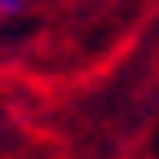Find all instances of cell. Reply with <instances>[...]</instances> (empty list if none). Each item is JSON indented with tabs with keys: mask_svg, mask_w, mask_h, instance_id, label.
<instances>
[{
	"mask_svg": "<svg viewBox=\"0 0 159 159\" xmlns=\"http://www.w3.org/2000/svg\"><path fill=\"white\" fill-rule=\"evenodd\" d=\"M27 13V0H0V18H18Z\"/></svg>",
	"mask_w": 159,
	"mask_h": 159,
	"instance_id": "cell-1",
	"label": "cell"
}]
</instances>
